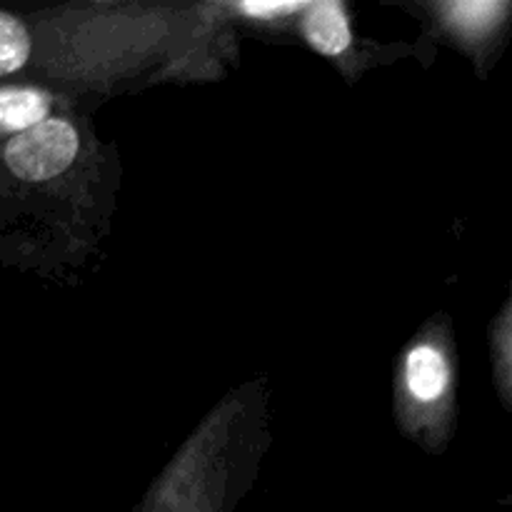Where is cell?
<instances>
[{"mask_svg":"<svg viewBox=\"0 0 512 512\" xmlns=\"http://www.w3.org/2000/svg\"><path fill=\"white\" fill-rule=\"evenodd\" d=\"M408 385L415 398L435 400L448 385V365L443 355L430 345H420L408 358Z\"/></svg>","mask_w":512,"mask_h":512,"instance_id":"cell-4","label":"cell"},{"mask_svg":"<svg viewBox=\"0 0 512 512\" xmlns=\"http://www.w3.org/2000/svg\"><path fill=\"white\" fill-rule=\"evenodd\" d=\"M78 153V133L65 120H45L18 133L5 148V163L20 180H48L63 173Z\"/></svg>","mask_w":512,"mask_h":512,"instance_id":"cell-1","label":"cell"},{"mask_svg":"<svg viewBox=\"0 0 512 512\" xmlns=\"http://www.w3.org/2000/svg\"><path fill=\"white\" fill-rule=\"evenodd\" d=\"M50 100L45 93L25 88H5L0 93V120H3V130H25L35 128V125L48 120Z\"/></svg>","mask_w":512,"mask_h":512,"instance_id":"cell-3","label":"cell"},{"mask_svg":"<svg viewBox=\"0 0 512 512\" xmlns=\"http://www.w3.org/2000/svg\"><path fill=\"white\" fill-rule=\"evenodd\" d=\"M293 8H298V5L295 3H290V5H265V3L245 5V10H248V13H278V10H293Z\"/></svg>","mask_w":512,"mask_h":512,"instance_id":"cell-6","label":"cell"},{"mask_svg":"<svg viewBox=\"0 0 512 512\" xmlns=\"http://www.w3.org/2000/svg\"><path fill=\"white\" fill-rule=\"evenodd\" d=\"M30 53V40L20 20L13 15H0V70L3 73H13V70L23 68Z\"/></svg>","mask_w":512,"mask_h":512,"instance_id":"cell-5","label":"cell"},{"mask_svg":"<svg viewBox=\"0 0 512 512\" xmlns=\"http://www.w3.org/2000/svg\"><path fill=\"white\" fill-rule=\"evenodd\" d=\"M305 38L318 53L340 55L350 45V25L345 18L343 5L335 0H323V3L308 5L305 13Z\"/></svg>","mask_w":512,"mask_h":512,"instance_id":"cell-2","label":"cell"}]
</instances>
